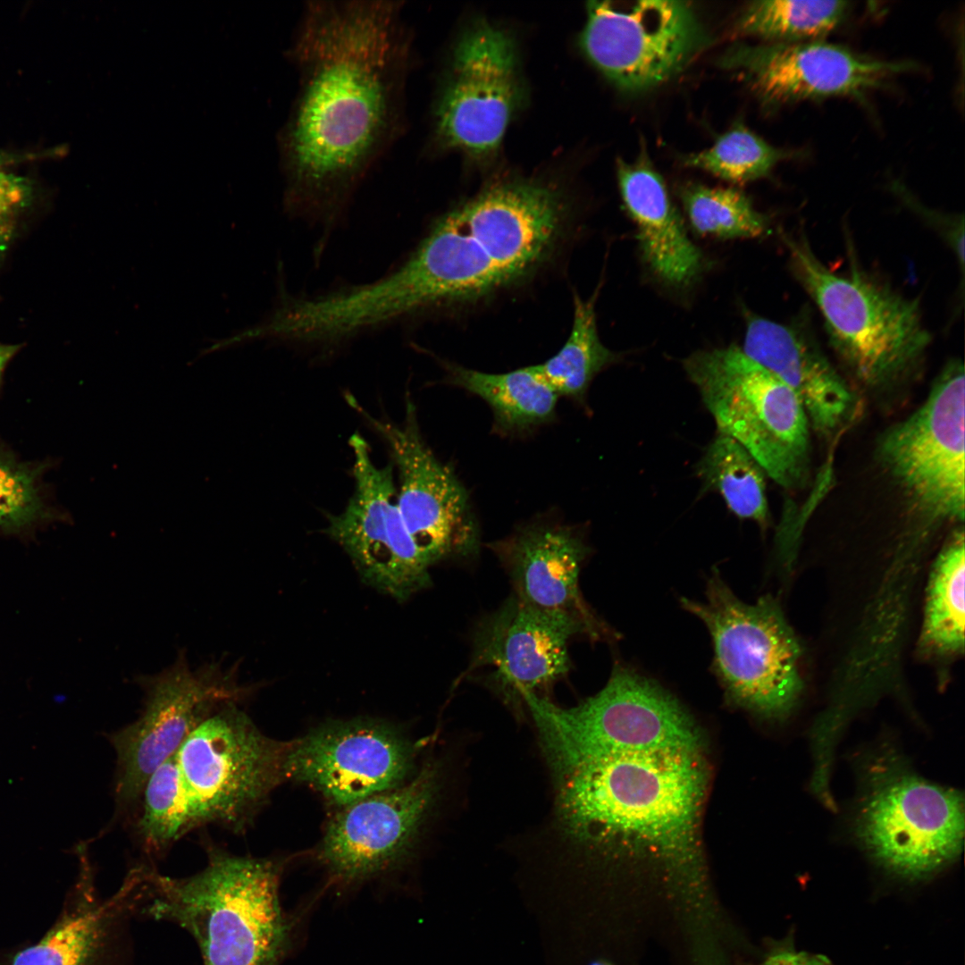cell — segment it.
I'll return each instance as SVG.
<instances>
[{
	"label": "cell",
	"mask_w": 965,
	"mask_h": 965,
	"mask_svg": "<svg viewBox=\"0 0 965 965\" xmlns=\"http://www.w3.org/2000/svg\"><path fill=\"white\" fill-rule=\"evenodd\" d=\"M741 349L794 392L821 439L835 438L858 417L857 392L801 322L783 324L749 315Z\"/></svg>",
	"instance_id": "cell-22"
},
{
	"label": "cell",
	"mask_w": 965,
	"mask_h": 965,
	"mask_svg": "<svg viewBox=\"0 0 965 965\" xmlns=\"http://www.w3.org/2000/svg\"><path fill=\"white\" fill-rule=\"evenodd\" d=\"M34 196L31 180L23 176L0 171V258L14 239L21 215Z\"/></svg>",
	"instance_id": "cell-34"
},
{
	"label": "cell",
	"mask_w": 965,
	"mask_h": 965,
	"mask_svg": "<svg viewBox=\"0 0 965 965\" xmlns=\"http://www.w3.org/2000/svg\"><path fill=\"white\" fill-rule=\"evenodd\" d=\"M697 472L708 488L722 495L734 515L767 524L766 474L736 441L718 432L697 465Z\"/></svg>",
	"instance_id": "cell-27"
},
{
	"label": "cell",
	"mask_w": 965,
	"mask_h": 965,
	"mask_svg": "<svg viewBox=\"0 0 965 965\" xmlns=\"http://www.w3.org/2000/svg\"><path fill=\"white\" fill-rule=\"evenodd\" d=\"M724 67L739 71L766 104L856 96L878 88L914 63L885 61L819 40L736 45Z\"/></svg>",
	"instance_id": "cell-20"
},
{
	"label": "cell",
	"mask_w": 965,
	"mask_h": 965,
	"mask_svg": "<svg viewBox=\"0 0 965 965\" xmlns=\"http://www.w3.org/2000/svg\"><path fill=\"white\" fill-rule=\"evenodd\" d=\"M489 547L505 567L520 600L572 616L585 626L593 642L617 637L582 596L579 576L589 548L577 529L558 522L535 521Z\"/></svg>",
	"instance_id": "cell-21"
},
{
	"label": "cell",
	"mask_w": 965,
	"mask_h": 965,
	"mask_svg": "<svg viewBox=\"0 0 965 965\" xmlns=\"http://www.w3.org/2000/svg\"><path fill=\"white\" fill-rule=\"evenodd\" d=\"M13 161V156L0 152V171L3 170L4 166L8 164L9 163H12Z\"/></svg>",
	"instance_id": "cell-37"
},
{
	"label": "cell",
	"mask_w": 965,
	"mask_h": 965,
	"mask_svg": "<svg viewBox=\"0 0 965 965\" xmlns=\"http://www.w3.org/2000/svg\"><path fill=\"white\" fill-rule=\"evenodd\" d=\"M439 789L438 765L428 762L405 784L340 808L323 833L318 859L347 880L399 863L414 847Z\"/></svg>",
	"instance_id": "cell-18"
},
{
	"label": "cell",
	"mask_w": 965,
	"mask_h": 965,
	"mask_svg": "<svg viewBox=\"0 0 965 965\" xmlns=\"http://www.w3.org/2000/svg\"><path fill=\"white\" fill-rule=\"evenodd\" d=\"M568 225L564 194L518 180L487 187L441 215L392 272L358 285L355 305L378 328L521 282L555 253Z\"/></svg>",
	"instance_id": "cell-2"
},
{
	"label": "cell",
	"mask_w": 965,
	"mask_h": 965,
	"mask_svg": "<svg viewBox=\"0 0 965 965\" xmlns=\"http://www.w3.org/2000/svg\"><path fill=\"white\" fill-rule=\"evenodd\" d=\"M206 852V866L186 877L148 865L139 911L189 932L204 965H277L288 931L278 864L215 846Z\"/></svg>",
	"instance_id": "cell-4"
},
{
	"label": "cell",
	"mask_w": 965,
	"mask_h": 965,
	"mask_svg": "<svg viewBox=\"0 0 965 965\" xmlns=\"http://www.w3.org/2000/svg\"><path fill=\"white\" fill-rule=\"evenodd\" d=\"M856 814L864 849L886 872L907 882L928 879L962 850L964 801L897 762L870 770Z\"/></svg>",
	"instance_id": "cell-11"
},
{
	"label": "cell",
	"mask_w": 965,
	"mask_h": 965,
	"mask_svg": "<svg viewBox=\"0 0 965 965\" xmlns=\"http://www.w3.org/2000/svg\"><path fill=\"white\" fill-rule=\"evenodd\" d=\"M577 635L589 638L576 618L513 594L478 625L464 676L487 669L485 682L508 703L520 702L525 692L540 696L568 673V642Z\"/></svg>",
	"instance_id": "cell-19"
},
{
	"label": "cell",
	"mask_w": 965,
	"mask_h": 965,
	"mask_svg": "<svg viewBox=\"0 0 965 965\" xmlns=\"http://www.w3.org/2000/svg\"><path fill=\"white\" fill-rule=\"evenodd\" d=\"M144 691L138 718L109 736L116 756V815L132 818L151 774L203 721L244 694L219 663L191 669L185 655L164 671L139 679Z\"/></svg>",
	"instance_id": "cell-12"
},
{
	"label": "cell",
	"mask_w": 965,
	"mask_h": 965,
	"mask_svg": "<svg viewBox=\"0 0 965 965\" xmlns=\"http://www.w3.org/2000/svg\"><path fill=\"white\" fill-rule=\"evenodd\" d=\"M591 965H611V964L607 962V961H598L593 962Z\"/></svg>",
	"instance_id": "cell-38"
},
{
	"label": "cell",
	"mask_w": 965,
	"mask_h": 965,
	"mask_svg": "<svg viewBox=\"0 0 965 965\" xmlns=\"http://www.w3.org/2000/svg\"><path fill=\"white\" fill-rule=\"evenodd\" d=\"M403 3L306 1L287 57L298 86L279 134L284 203L331 220L405 129L412 38Z\"/></svg>",
	"instance_id": "cell-1"
},
{
	"label": "cell",
	"mask_w": 965,
	"mask_h": 965,
	"mask_svg": "<svg viewBox=\"0 0 965 965\" xmlns=\"http://www.w3.org/2000/svg\"><path fill=\"white\" fill-rule=\"evenodd\" d=\"M617 171L645 264L668 286L692 283L703 269V256L689 238L662 177L644 154L633 163L619 160Z\"/></svg>",
	"instance_id": "cell-24"
},
{
	"label": "cell",
	"mask_w": 965,
	"mask_h": 965,
	"mask_svg": "<svg viewBox=\"0 0 965 965\" xmlns=\"http://www.w3.org/2000/svg\"><path fill=\"white\" fill-rule=\"evenodd\" d=\"M556 779L615 755L702 751L701 731L684 707L655 682L616 663L606 685L571 708L523 694Z\"/></svg>",
	"instance_id": "cell-6"
},
{
	"label": "cell",
	"mask_w": 965,
	"mask_h": 965,
	"mask_svg": "<svg viewBox=\"0 0 965 965\" xmlns=\"http://www.w3.org/2000/svg\"><path fill=\"white\" fill-rule=\"evenodd\" d=\"M681 199L693 230L721 239L758 238L768 230V220L749 197L733 188L701 184L685 186Z\"/></svg>",
	"instance_id": "cell-32"
},
{
	"label": "cell",
	"mask_w": 965,
	"mask_h": 965,
	"mask_svg": "<svg viewBox=\"0 0 965 965\" xmlns=\"http://www.w3.org/2000/svg\"><path fill=\"white\" fill-rule=\"evenodd\" d=\"M449 383L480 397L491 408L494 428L505 434L527 432L555 416L558 395L535 365L487 373L445 363Z\"/></svg>",
	"instance_id": "cell-25"
},
{
	"label": "cell",
	"mask_w": 965,
	"mask_h": 965,
	"mask_svg": "<svg viewBox=\"0 0 965 965\" xmlns=\"http://www.w3.org/2000/svg\"><path fill=\"white\" fill-rule=\"evenodd\" d=\"M416 773L415 747L399 729L372 718L331 721L289 744L284 777L342 808L395 788Z\"/></svg>",
	"instance_id": "cell-16"
},
{
	"label": "cell",
	"mask_w": 965,
	"mask_h": 965,
	"mask_svg": "<svg viewBox=\"0 0 965 965\" xmlns=\"http://www.w3.org/2000/svg\"><path fill=\"white\" fill-rule=\"evenodd\" d=\"M964 533L955 531L932 571L923 625V641L942 652L964 646Z\"/></svg>",
	"instance_id": "cell-28"
},
{
	"label": "cell",
	"mask_w": 965,
	"mask_h": 965,
	"mask_svg": "<svg viewBox=\"0 0 965 965\" xmlns=\"http://www.w3.org/2000/svg\"><path fill=\"white\" fill-rule=\"evenodd\" d=\"M793 155L737 124L708 149L684 156L683 164L731 182L744 183L768 175L777 163Z\"/></svg>",
	"instance_id": "cell-33"
},
{
	"label": "cell",
	"mask_w": 965,
	"mask_h": 965,
	"mask_svg": "<svg viewBox=\"0 0 965 965\" xmlns=\"http://www.w3.org/2000/svg\"><path fill=\"white\" fill-rule=\"evenodd\" d=\"M132 819L137 840L149 856L163 855L194 830L174 753L148 777Z\"/></svg>",
	"instance_id": "cell-30"
},
{
	"label": "cell",
	"mask_w": 965,
	"mask_h": 965,
	"mask_svg": "<svg viewBox=\"0 0 965 965\" xmlns=\"http://www.w3.org/2000/svg\"><path fill=\"white\" fill-rule=\"evenodd\" d=\"M757 965H835L827 957L798 950L792 937L774 944Z\"/></svg>",
	"instance_id": "cell-35"
},
{
	"label": "cell",
	"mask_w": 965,
	"mask_h": 965,
	"mask_svg": "<svg viewBox=\"0 0 965 965\" xmlns=\"http://www.w3.org/2000/svg\"><path fill=\"white\" fill-rule=\"evenodd\" d=\"M579 42L617 87L641 92L673 77L709 39L688 3L642 0L628 7L590 2Z\"/></svg>",
	"instance_id": "cell-14"
},
{
	"label": "cell",
	"mask_w": 965,
	"mask_h": 965,
	"mask_svg": "<svg viewBox=\"0 0 965 965\" xmlns=\"http://www.w3.org/2000/svg\"><path fill=\"white\" fill-rule=\"evenodd\" d=\"M701 752L615 755L557 780L554 826L565 851L658 863L672 888L706 895L700 826L708 785Z\"/></svg>",
	"instance_id": "cell-3"
},
{
	"label": "cell",
	"mask_w": 965,
	"mask_h": 965,
	"mask_svg": "<svg viewBox=\"0 0 965 965\" xmlns=\"http://www.w3.org/2000/svg\"><path fill=\"white\" fill-rule=\"evenodd\" d=\"M784 238L794 274L816 303L831 346L855 380L871 394L884 396L915 379L931 342L919 300L855 267L849 274L835 273L804 236Z\"/></svg>",
	"instance_id": "cell-5"
},
{
	"label": "cell",
	"mask_w": 965,
	"mask_h": 965,
	"mask_svg": "<svg viewBox=\"0 0 965 965\" xmlns=\"http://www.w3.org/2000/svg\"><path fill=\"white\" fill-rule=\"evenodd\" d=\"M48 465L22 461L0 445V534L27 533L62 517L47 498Z\"/></svg>",
	"instance_id": "cell-31"
},
{
	"label": "cell",
	"mask_w": 965,
	"mask_h": 965,
	"mask_svg": "<svg viewBox=\"0 0 965 965\" xmlns=\"http://www.w3.org/2000/svg\"><path fill=\"white\" fill-rule=\"evenodd\" d=\"M21 345L4 344L0 342V383L4 372L12 358L20 350Z\"/></svg>",
	"instance_id": "cell-36"
},
{
	"label": "cell",
	"mask_w": 965,
	"mask_h": 965,
	"mask_svg": "<svg viewBox=\"0 0 965 965\" xmlns=\"http://www.w3.org/2000/svg\"><path fill=\"white\" fill-rule=\"evenodd\" d=\"M94 876L79 874L56 921L37 942L0 952V965H106L114 931L142 900L138 874L130 870L110 897L98 900Z\"/></svg>",
	"instance_id": "cell-23"
},
{
	"label": "cell",
	"mask_w": 965,
	"mask_h": 965,
	"mask_svg": "<svg viewBox=\"0 0 965 965\" xmlns=\"http://www.w3.org/2000/svg\"><path fill=\"white\" fill-rule=\"evenodd\" d=\"M850 2L762 0L751 3L740 17L737 29L776 43L817 40L845 19Z\"/></svg>",
	"instance_id": "cell-29"
},
{
	"label": "cell",
	"mask_w": 965,
	"mask_h": 965,
	"mask_svg": "<svg viewBox=\"0 0 965 965\" xmlns=\"http://www.w3.org/2000/svg\"><path fill=\"white\" fill-rule=\"evenodd\" d=\"M964 365L953 358L923 403L879 437L877 459L909 520L922 528L963 522Z\"/></svg>",
	"instance_id": "cell-8"
},
{
	"label": "cell",
	"mask_w": 965,
	"mask_h": 965,
	"mask_svg": "<svg viewBox=\"0 0 965 965\" xmlns=\"http://www.w3.org/2000/svg\"><path fill=\"white\" fill-rule=\"evenodd\" d=\"M349 446L355 490L345 509L328 516L325 532L348 554L366 583L405 600L429 586L431 578L402 519L392 464L378 467L357 432Z\"/></svg>",
	"instance_id": "cell-17"
},
{
	"label": "cell",
	"mask_w": 965,
	"mask_h": 965,
	"mask_svg": "<svg viewBox=\"0 0 965 965\" xmlns=\"http://www.w3.org/2000/svg\"><path fill=\"white\" fill-rule=\"evenodd\" d=\"M681 604L711 635L714 669L727 699L764 717H785L801 689L800 646L777 604L769 597L742 601L717 570L705 602L683 598Z\"/></svg>",
	"instance_id": "cell-9"
},
{
	"label": "cell",
	"mask_w": 965,
	"mask_h": 965,
	"mask_svg": "<svg viewBox=\"0 0 965 965\" xmlns=\"http://www.w3.org/2000/svg\"><path fill=\"white\" fill-rule=\"evenodd\" d=\"M598 295V289L588 300L574 294V317L568 339L555 356L535 365L538 373L558 397L583 402L595 375L619 358L599 337L595 314Z\"/></svg>",
	"instance_id": "cell-26"
},
{
	"label": "cell",
	"mask_w": 965,
	"mask_h": 965,
	"mask_svg": "<svg viewBox=\"0 0 965 965\" xmlns=\"http://www.w3.org/2000/svg\"><path fill=\"white\" fill-rule=\"evenodd\" d=\"M521 100L513 39L485 21L474 22L457 41L434 101V146L476 160L493 156Z\"/></svg>",
	"instance_id": "cell-13"
},
{
	"label": "cell",
	"mask_w": 965,
	"mask_h": 965,
	"mask_svg": "<svg viewBox=\"0 0 965 965\" xmlns=\"http://www.w3.org/2000/svg\"><path fill=\"white\" fill-rule=\"evenodd\" d=\"M683 365L718 432L742 445L784 489L807 485L811 428L803 406L785 383L735 345L694 352Z\"/></svg>",
	"instance_id": "cell-7"
},
{
	"label": "cell",
	"mask_w": 965,
	"mask_h": 965,
	"mask_svg": "<svg viewBox=\"0 0 965 965\" xmlns=\"http://www.w3.org/2000/svg\"><path fill=\"white\" fill-rule=\"evenodd\" d=\"M346 399L390 449L399 479V508L425 566L475 554L479 528L468 494L424 442L412 402L407 401L405 420L397 424L374 418L350 394Z\"/></svg>",
	"instance_id": "cell-15"
},
{
	"label": "cell",
	"mask_w": 965,
	"mask_h": 965,
	"mask_svg": "<svg viewBox=\"0 0 965 965\" xmlns=\"http://www.w3.org/2000/svg\"><path fill=\"white\" fill-rule=\"evenodd\" d=\"M289 744L264 735L236 702L203 721L174 753L194 829L243 831L285 779Z\"/></svg>",
	"instance_id": "cell-10"
}]
</instances>
